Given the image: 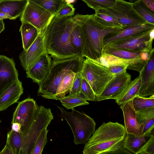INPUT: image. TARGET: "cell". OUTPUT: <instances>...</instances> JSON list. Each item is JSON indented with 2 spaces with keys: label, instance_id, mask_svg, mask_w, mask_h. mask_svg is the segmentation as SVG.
<instances>
[{
  "label": "cell",
  "instance_id": "c3c4849f",
  "mask_svg": "<svg viewBox=\"0 0 154 154\" xmlns=\"http://www.w3.org/2000/svg\"><path fill=\"white\" fill-rule=\"evenodd\" d=\"M1 122V120H0V122Z\"/></svg>",
  "mask_w": 154,
  "mask_h": 154
},
{
  "label": "cell",
  "instance_id": "30bf717a",
  "mask_svg": "<svg viewBox=\"0 0 154 154\" xmlns=\"http://www.w3.org/2000/svg\"><path fill=\"white\" fill-rule=\"evenodd\" d=\"M38 109L36 101L30 97L18 103L13 113L11 124L18 123L20 125L22 136L30 128Z\"/></svg>",
  "mask_w": 154,
  "mask_h": 154
},
{
  "label": "cell",
  "instance_id": "2e32d148",
  "mask_svg": "<svg viewBox=\"0 0 154 154\" xmlns=\"http://www.w3.org/2000/svg\"><path fill=\"white\" fill-rule=\"evenodd\" d=\"M124 116L125 128L126 134L136 136L143 135V124L140 123L137 115L132 103V100L120 105Z\"/></svg>",
  "mask_w": 154,
  "mask_h": 154
},
{
  "label": "cell",
  "instance_id": "603a6c76",
  "mask_svg": "<svg viewBox=\"0 0 154 154\" xmlns=\"http://www.w3.org/2000/svg\"><path fill=\"white\" fill-rule=\"evenodd\" d=\"M19 31L20 32L23 50L27 51L41 34L38 30L31 24L22 22Z\"/></svg>",
  "mask_w": 154,
  "mask_h": 154
},
{
  "label": "cell",
  "instance_id": "4fadbf2b",
  "mask_svg": "<svg viewBox=\"0 0 154 154\" xmlns=\"http://www.w3.org/2000/svg\"><path fill=\"white\" fill-rule=\"evenodd\" d=\"M131 76L127 72L114 75L108 82L100 94L96 98L95 101L116 99L131 81Z\"/></svg>",
  "mask_w": 154,
  "mask_h": 154
},
{
  "label": "cell",
  "instance_id": "f35d334b",
  "mask_svg": "<svg viewBox=\"0 0 154 154\" xmlns=\"http://www.w3.org/2000/svg\"><path fill=\"white\" fill-rule=\"evenodd\" d=\"M128 65L126 64H115L109 65L107 68L113 76L121 74L126 72Z\"/></svg>",
  "mask_w": 154,
  "mask_h": 154
},
{
  "label": "cell",
  "instance_id": "1f68e13d",
  "mask_svg": "<svg viewBox=\"0 0 154 154\" xmlns=\"http://www.w3.org/2000/svg\"><path fill=\"white\" fill-rule=\"evenodd\" d=\"M133 107L136 112L154 108V95L148 97L137 95L132 100Z\"/></svg>",
  "mask_w": 154,
  "mask_h": 154
},
{
  "label": "cell",
  "instance_id": "7dc6e473",
  "mask_svg": "<svg viewBox=\"0 0 154 154\" xmlns=\"http://www.w3.org/2000/svg\"><path fill=\"white\" fill-rule=\"evenodd\" d=\"M136 154H150L143 152H139Z\"/></svg>",
  "mask_w": 154,
  "mask_h": 154
},
{
  "label": "cell",
  "instance_id": "f1b7e54d",
  "mask_svg": "<svg viewBox=\"0 0 154 154\" xmlns=\"http://www.w3.org/2000/svg\"><path fill=\"white\" fill-rule=\"evenodd\" d=\"M31 1L55 15L63 6L67 3L66 0H40Z\"/></svg>",
  "mask_w": 154,
  "mask_h": 154
},
{
  "label": "cell",
  "instance_id": "d590c367",
  "mask_svg": "<svg viewBox=\"0 0 154 154\" xmlns=\"http://www.w3.org/2000/svg\"><path fill=\"white\" fill-rule=\"evenodd\" d=\"M82 94L83 97L86 100H95L96 96L94 92L87 81L83 78L82 80L81 94Z\"/></svg>",
  "mask_w": 154,
  "mask_h": 154
},
{
  "label": "cell",
  "instance_id": "5bb4252c",
  "mask_svg": "<svg viewBox=\"0 0 154 154\" xmlns=\"http://www.w3.org/2000/svg\"><path fill=\"white\" fill-rule=\"evenodd\" d=\"M18 78V72L13 58L0 55V96Z\"/></svg>",
  "mask_w": 154,
  "mask_h": 154
},
{
  "label": "cell",
  "instance_id": "ffe728a7",
  "mask_svg": "<svg viewBox=\"0 0 154 154\" xmlns=\"http://www.w3.org/2000/svg\"><path fill=\"white\" fill-rule=\"evenodd\" d=\"M23 93L22 83L18 80L0 96V111L17 102Z\"/></svg>",
  "mask_w": 154,
  "mask_h": 154
},
{
  "label": "cell",
  "instance_id": "836d02e7",
  "mask_svg": "<svg viewBox=\"0 0 154 154\" xmlns=\"http://www.w3.org/2000/svg\"><path fill=\"white\" fill-rule=\"evenodd\" d=\"M47 128H43L41 132L32 149L31 154H41L47 142Z\"/></svg>",
  "mask_w": 154,
  "mask_h": 154
},
{
  "label": "cell",
  "instance_id": "9a60e30c",
  "mask_svg": "<svg viewBox=\"0 0 154 154\" xmlns=\"http://www.w3.org/2000/svg\"><path fill=\"white\" fill-rule=\"evenodd\" d=\"M153 48L140 72L141 87L138 96L146 97L154 95V53Z\"/></svg>",
  "mask_w": 154,
  "mask_h": 154
},
{
  "label": "cell",
  "instance_id": "8d00e7d4",
  "mask_svg": "<svg viewBox=\"0 0 154 154\" xmlns=\"http://www.w3.org/2000/svg\"><path fill=\"white\" fill-rule=\"evenodd\" d=\"M82 77L81 72L76 73L69 92V94L74 97L79 96L81 94Z\"/></svg>",
  "mask_w": 154,
  "mask_h": 154
},
{
  "label": "cell",
  "instance_id": "8992f818",
  "mask_svg": "<svg viewBox=\"0 0 154 154\" xmlns=\"http://www.w3.org/2000/svg\"><path fill=\"white\" fill-rule=\"evenodd\" d=\"M81 74L91 87L96 97L100 94L114 76L107 67L95 60L87 58L84 61Z\"/></svg>",
  "mask_w": 154,
  "mask_h": 154
},
{
  "label": "cell",
  "instance_id": "ac0fdd59",
  "mask_svg": "<svg viewBox=\"0 0 154 154\" xmlns=\"http://www.w3.org/2000/svg\"><path fill=\"white\" fill-rule=\"evenodd\" d=\"M28 0H0V20H14L23 14Z\"/></svg>",
  "mask_w": 154,
  "mask_h": 154
},
{
  "label": "cell",
  "instance_id": "7a4b0ae2",
  "mask_svg": "<svg viewBox=\"0 0 154 154\" xmlns=\"http://www.w3.org/2000/svg\"><path fill=\"white\" fill-rule=\"evenodd\" d=\"M93 16L94 14H78L72 18L81 28L83 42V57L98 62L102 55L104 37L107 35L117 32L123 28H101L96 25Z\"/></svg>",
  "mask_w": 154,
  "mask_h": 154
},
{
  "label": "cell",
  "instance_id": "277c9868",
  "mask_svg": "<svg viewBox=\"0 0 154 154\" xmlns=\"http://www.w3.org/2000/svg\"><path fill=\"white\" fill-rule=\"evenodd\" d=\"M84 60L83 57L74 56L53 60L49 73L39 85L38 96L58 100L56 97L57 90L65 75L69 70L81 72Z\"/></svg>",
  "mask_w": 154,
  "mask_h": 154
},
{
  "label": "cell",
  "instance_id": "9c48e42d",
  "mask_svg": "<svg viewBox=\"0 0 154 154\" xmlns=\"http://www.w3.org/2000/svg\"><path fill=\"white\" fill-rule=\"evenodd\" d=\"M55 16L31 0H28L26 8L20 17V20L22 23H28L32 25L41 34L44 33Z\"/></svg>",
  "mask_w": 154,
  "mask_h": 154
},
{
  "label": "cell",
  "instance_id": "4dcf8cb0",
  "mask_svg": "<svg viewBox=\"0 0 154 154\" xmlns=\"http://www.w3.org/2000/svg\"><path fill=\"white\" fill-rule=\"evenodd\" d=\"M103 51L126 60H131L140 58V54L142 52H132L122 49L112 48L106 46H103Z\"/></svg>",
  "mask_w": 154,
  "mask_h": 154
},
{
  "label": "cell",
  "instance_id": "f546056e",
  "mask_svg": "<svg viewBox=\"0 0 154 154\" xmlns=\"http://www.w3.org/2000/svg\"><path fill=\"white\" fill-rule=\"evenodd\" d=\"M133 7L138 14L147 23L154 24V14L142 0L132 3Z\"/></svg>",
  "mask_w": 154,
  "mask_h": 154
},
{
  "label": "cell",
  "instance_id": "bcb514c9",
  "mask_svg": "<svg viewBox=\"0 0 154 154\" xmlns=\"http://www.w3.org/2000/svg\"><path fill=\"white\" fill-rule=\"evenodd\" d=\"M5 29V24L3 20H0V34Z\"/></svg>",
  "mask_w": 154,
  "mask_h": 154
},
{
  "label": "cell",
  "instance_id": "74e56055",
  "mask_svg": "<svg viewBox=\"0 0 154 154\" xmlns=\"http://www.w3.org/2000/svg\"><path fill=\"white\" fill-rule=\"evenodd\" d=\"M75 8L71 4L67 2L64 5L55 17L57 18H62L72 16L74 14Z\"/></svg>",
  "mask_w": 154,
  "mask_h": 154
},
{
  "label": "cell",
  "instance_id": "cb8c5ba5",
  "mask_svg": "<svg viewBox=\"0 0 154 154\" xmlns=\"http://www.w3.org/2000/svg\"><path fill=\"white\" fill-rule=\"evenodd\" d=\"M137 113L138 122L143 124V135L154 133V108L148 109Z\"/></svg>",
  "mask_w": 154,
  "mask_h": 154
},
{
  "label": "cell",
  "instance_id": "4316f807",
  "mask_svg": "<svg viewBox=\"0 0 154 154\" xmlns=\"http://www.w3.org/2000/svg\"><path fill=\"white\" fill-rule=\"evenodd\" d=\"M70 41L71 46L75 55L83 57V42L81 29L77 24L71 33Z\"/></svg>",
  "mask_w": 154,
  "mask_h": 154
},
{
  "label": "cell",
  "instance_id": "e575fe53",
  "mask_svg": "<svg viewBox=\"0 0 154 154\" xmlns=\"http://www.w3.org/2000/svg\"><path fill=\"white\" fill-rule=\"evenodd\" d=\"M88 6L93 9L95 12L99 10L111 7L116 0H82Z\"/></svg>",
  "mask_w": 154,
  "mask_h": 154
},
{
  "label": "cell",
  "instance_id": "ee69618b",
  "mask_svg": "<svg viewBox=\"0 0 154 154\" xmlns=\"http://www.w3.org/2000/svg\"><path fill=\"white\" fill-rule=\"evenodd\" d=\"M21 125L18 123H12V129L14 131L21 133Z\"/></svg>",
  "mask_w": 154,
  "mask_h": 154
},
{
  "label": "cell",
  "instance_id": "83f0119b",
  "mask_svg": "<svg viewBox=\"0 0 154 154\" xmlns=\"http://www.w3.org/2000/svg\"><path fill=\"white\" fill-rule=\"evenodd\" d=\"M78 72L73 70H69L65 75L58 88L56 97L58 99L64 97L69 93L76 73Z\"/></svg>",
  "mask_w": 154,
  "mask_h": 154
},
{
  "label": "cell",
  "instance_id": "f6af8a7d",
  "mask_svg": "<svg viewBox=\"0 0 154 154\" xmlns=\"http://www.w3.org/2000/svg\"><path fill=\"white\" fill-rule=\"evenodd\" d=\"M150 53H149L144 51L142 52L140 55L141 60L144 61H146L148 59Z\"/></svg>",
  "mask_w": 154,
  "mask_h": 154
},
{
  "label": "cell",
  "instance_id": "8fae6325",
  "mask_svg": "<svg viewBox=\"0 0 154 154\" xmlns=\"http://www.w3.org/2000/svg\"><path fill=\"white\" fill-rule=\"evenodd\" d=\"M152 29L139 35L116 41L104 46L132 52L144 51L149 53L153 48V40L149 37V33Z\"/></svg>",
  "mask_w": 154,
  "mask_h": 154
},
{
  "label": "cell",
  "instance_id": "d6a6232c",
  "mask_svg": "<svg viewBox=\"0 0 154 154\" xmlns=\"http://www.w3.org/2000/svg\"><path fill=\"white\" fill-rule=\"evenodd\" d=\"M62 105L67 109H72L82 105H88L89 103L81 95L74 97L69 94L64 97L58 98Z\"/></svg>",
  "mask_w": 154,
  "mask_h": 154
},
{
  "label": "cell",
  "instance_id": "ba28073f",
  "mask_svg": "<svg viewBox=\"0 0 154 154\" xmlns=\"http://www.w3.org/2000/svg\"><path fill=\"white\" fill-rule=\"evenodd\" d=\"M50 108L42 106H39L38 111L30 128L23 136L21 154H31L35 141L42 130L47 128L53 119Z\"/></svg>",
  "mask_w": 154,
  "mask_h": 154
},
{
  "label": "cell",
  "instance_id": "b9f144b4",
  "mask_svg": "<svg viewBox=\"0 0 154 154\" xmlns=\"http://www.w3.org/2000/svg\"><path fill=\"white\" fill-rule=\"evenodd\" d=\"M146 6L153 13L154 12V0H142Z\"/></svg>",
  "mask_w": 154,
  "mask_h": 154
},
{
  "label": "cell",
  "instance_id": "3957f363",
  "mask_svg": "<svg viewBox=\"0 0 154 154\" xmlns=\"http://www.w3.org/2000/svg\"><path fill=\"white\" fill-rule=\"evenodd\" d=\"M124 126L117 122L103 123L85 143L83 154H100L123 147L126 135Z\"/></svg>",
  "mask_w": 154,
  "mask_h": 154
},
{
  "label": "cell",
  "instance_id": "6da1fadb",
  "mask_svg": "<svg viewBox=\"0 0 154 154\" xmlns=\"http://www.w3.org/2000/svg\"><path fill=\"white\" fill-rule=\"evenodd\" d=\"M76 23L72 16H55L44 32L47 51L53 60L76 56L70 43L71 33Z\"/></svg>",
  "mask_w": 154,
  "mask_h": 154
},
{
  "label": "cell",
  "instance_id": "52a82bcc",
  "mask_svg": "<svg viewBox=\"0 0 154 154\" xmlns=\"http://www.w3.org/2000/svg\"><path fill=\"white\" fill-rule=\"evenodd\" d=\"M97 11L110 16L123 28L147 22L135 11L132 3L123 0H116L114 4L111 7L100 9Z\"/></svg>",
  "mask_w": 154,
  "mask_h": 154
},
{
  "label": "cell",
  "instance_id": "484cf974",
  "mask_svg": "<svg viewBox=\"0 0 154 154\" xmlns=\"http://www.w3.org/2000/svg\"><path fill=\"white\" fill-rule=\"evenodd\" d=\"M6 144L11 149L13 154H21L23 145L21 133L11 129L8 133Z\"/></svg>",
  "mask_w": 154,
  "mask_h": 154
},
{
  "label": "cell",
  "instance_id": "7c38bea8",
  "mask_svg": "<svg viewBox=\"0 0 154 154\" xmlns=\"http://www.w3.org/2000/svg\"><path fill=\"white\" fill-rule=\"evenodd\" d=\"M48 53L45 46L44 33L40 35L26 51L19 54L21 64L26 72L30 70L42 54Z\"/></svg>",
  "mask_w": 154,
  "mask_h": 154
},
{
  "label": "cell",
  "instance_id": "d4e9b609",
  "mask_svg": "<svg viewBox=\"0 0 154 154\" xmlns=\"http://www.w3.org/2000/svg\"><path fill=\"white\" fill-rule=\"evenodd\" d=\"M93 18L96 25L102 29L124 28L113 18L103 13L98 11L95 12L94 14Z\"/></svg>",
  "mask_w": 154,
  "mask_h": 154
},
{
  "label": "cell",
  "instance_id": "ab89813d",
  "mask_svg": "<svg viewBox=\"0 0 154 154\" xmlns=\"http://www.w3.org/2000/svg\"><path fill=\"white\" fill-rule=\"evenodd\" d=\"M139 152L154 154V136L149 140Z\"/></svg>",
  "mask_w": 154,
  "mask_h": 154
},
{
  "label": "cell",
  "instance_id": "7bdbcfd3",
  "mask_svg": "<svg viewBox=\"0 0 154 154\" xmlns=\"http://www.w3.org/2000/svg\"><path fill=\"white\" fill-rule=\"evenodd\" d=\"M0 154H13V153L11 149L6 144L4 148L0 152Z\"/></svg>",
  "mask_w": 154,
  "mask_h": 154
},
{
  "label": "cell",
  "instance_id": "7402d4cb",
  "mask_svg": "<svg viewBox=\"0 0 154 154\" xmlns=\"http://www.w3.org/2000/svg\"><path fill=\"white\" fill-rule=\"evenodd\" d=\"M141 78L140 75L131 81L121 94L115 100L119 105L132 100L138 94L141 87Z\"/></svg>",
  "mask_w": 154,
  "mask_h": 154
},
{
  "label": "cell",
  "instance_id": "e0dca14e",
  "mask_svg": "<svg viewBox=\"0 0 154 154\" xmlns=\"http://www.w3.org/2000/svg\"><path fill=\"white\" fill-rule=\"evenodd\" d=\"M153 29L154 24L147 22L124 28L117 32L105 36L103 40V46L116 41L139 35Z\"/></svg>",
  "mask_w": 154,
  "mask_h": 154
},
{
  "label": "cell",
  "instance_id": "d6986e66",
  "mask_svg": "<svg viewBox=\"0 0 154 154\" xmlns=\"http://www.w3.org/2000/svg\"><path fill=\"white\" fill-rule=\"evenodd\" d=\"M51 62V56L48 53L43 54L33 67L26 72V77L31 79L33 82L39 85L49 73Z\"/></svg>",
  "mask_w": 154,
  "mask_h": 154
},
{
  "label": "cell",
  "instance_id": "44dd1931",
  "mask_svg": "<svg viewBox=\"0 0 154 154\" xmlns=\"http://www.w3.org/2000/svg\"><path fill=\"white\" fill-rule=\"evenodd\" d=\"M153 136L154 133L140 136H136L132 134H126L123 147L133 154H136Z\"/></svg>",
  "mask_w": 154,
  "mask_h": 154
},
{
  "label": "cell",
  "instance_id": "60d3db41",
  "mask_svg": "<svg viewBox=\"0 0 154 154\" xmlns=\"http://www.w3.org/2000/svg\"><path fill=\"white\" fill-rule=\"evenodd\" d=\"M100 154H133L125 149L124 147L115 151H109Z\"/></svg>",
  "mask_w": 154,
  "mask_h": 154
},
{
  "label": "cell",
  "instance_id": "5b68a950",
  "mask_svg": "<svg viewBox=\"0 0 154 154\" xmlns=\"http://www.w3.org/2000/svg\"><path fill=\"white\" fill-rule=\"evenodd\" d=\"M60 116L70 126L74 135L73 142L76 145L85 144L95 131L96 123L93 119L86 114L75 110L67 112L60 106Z\"/></svg>",
  "mask_w": 154,
  "mask_h": 154
}]
</instances>
